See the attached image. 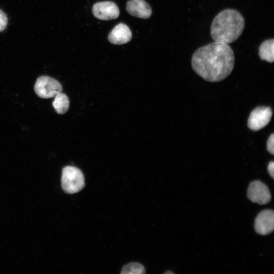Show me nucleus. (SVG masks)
I'll return each mask as SVG.
<instances>
[{"label":"nucleus","mask_w":274,"mask_h":274,"mask_svg":"<svg viewBox=\"0 0 274 274\" xmlns=\"http://www.w3.org/2000/svg\"><path fill=\"white\" fill-rule=\"evenodd\" d=\"M254 228L256 233L264 235L272 232L274 229V212L272 210L260 212L255 220Z\"/></svg>","instance_id":"6e6552de"},{"label":"nucleus","mask_w":274,"mask_h":274,"mask_svg":"<svg viewBox=\"0 0 274 274\" xmlns=\"http://www.w3.org/2000/svg\"><path fill=\"white\" fill-rule=\"evenodd\" d=\"M126 10L131 15L144 19L149 18L152 14L151 7L144 0H129Z\"/></svg>","instance_id":"9d476101"},{"label":"nucleus","mask_w":274,"mask_h":274,"mask_svg":"<svg viewBox=\"0 0 274 274\" xmlns=\"http://www.w3.org/2000/svg\"><path fill=\"white\" fill-rule=\"evenodd\" d=\"M274 134L272 133L269 136L267 141V150L271 155L274 154Z\"/></svg>","instance_id":"2eb2a0df"},{"label":"nucleus","mask_w":274,"mask_h":274,"mask_svg":"<svg viewBox=\"0 0 274 274\" xmlns=\"http://www.w3.org/2000/svg\"><path fill=\"white\" fill-rule=\"evenodd\" d=\"M92 13L96 18L102 20L116 19L120 13L117 5L111 1L95 3L92 7Z\"/></svg>","instance_id":"0eeeda50"},{"label":"nucleus","mask_w":274,"mask_h":274,"mask_svg":"<svg viewBox=\"0 0 274 274\" xmlns=\"http://www.w3.org/2000/svg\"><path fill=\"white\" fill-rule=\"evenodd\" d=\"M132 33L127 25L121 23L115 26L108 36L109 41L115 45L125 44L131 39Z\"/></svg>","instance_id":"1a4fd4ad"},{"label":"nucleus","mask_w":274,"mask_h":274,"mask_svg":"<svg viewBox=\"0 0 274 274\" xmlns=\"http://www.w3.org/2000/svg\"><path fill=\"white\" fill-rule=\"evenodd\" d=\"M70 101L67 96L60 92L54 96L52 105L57 113L63 114L66 113L69 108Z\"/></svg>","instance_id":"f8f14e48"},{"label":"nucleus","mask_w":274,"mask_h":274,"mask_svg":"<svg viewBox=\"0 0 274 274\" xmlns=\"http://www.w3.org/2000/svg\"><path fill=\"white\" fill-rule=\"evenodd\" d=\"M234 52L227 44L215 42L197 49L193 54L191 65L194 71L204 80L219 82L232 72Z\"/></svg>","instance_id":"f257e3e1"},{"label":"nucleus","mask_w":274,"mask_h":274,"mask_svg":"<svg viewBox=\"0 0 274 274\" xmlns=\"http://www.w3.org/2000/svg\"><path fill=\"white\" fill-rule=\"evenodd\" d=\"M258 55L262 60L272 63L274 60V39H267L260 44Z\"/></svg>","instance_id":"9b49d317"},{"label":"nucleus","mask_w":274,"mask_h":274,"mask_svg":"<svg viewBox=\"0 0 274 274\" xmlns=\"http://www.w3.org/2000/svg\"><path fill=\"white\" fill-rule=\"evenodd\" d=\"M164 273H174L173 272H172V271H167L164 272Z\"/></svg>","instance_id":"f3484780"},{"label":"nucleus","mask_w":274,"mask_h":274,"mask_svg":"<svg viewBox=\"0 0 274 274\" xmlns=\"http://www.w3.org/2000/svg\"><path fill=\"white\" fill-rule=\"evenodd\" d=\"M61 182L63 191L69 194L78 192L85 186L83 173L73 166H66L62 169Z\"/></svg>","instance_id":"7ed1b4c3"},{"label":"nucleus","mask_w":274,"mask_h":274,"mask_svg":"<svg viewBox=\"0 0 274 274\" xmlns=\"http://www.w3.org/2000/svg\"><path fill=\"white\" fill-rule=\"evenodd\" d=\"M34 90L39 97L47 99L53 97L62 92V86L56 79L47 76H42L37 79Z\"/></svg>","instance_id":"20e7f679"},{"label":"nucleus","mask_w":274,"mask_h":274,"mask_svg":"<svg viewBox=\"0 0 274 274\" xmlns=\"http://www.w3.org/2000/svg\"><path fill=\"white\" fill-rule=\"evenodd\" d=\"M245 20L237 10L226 9L214 18L211 26V36L215 42L227 44L235 41L245 28Z\"/></svg>","instance_id":"f03ea898"},{"label":"nucleus","mask_w":274,"mask_h":274,"mask_svg":"<svg viewBox=\"0 0 274 274\" xmlns=\"http://www.w3.org/2000/svg\"><path fill=\"white\" fill-rule=\"evenodd\" d=\"M247 197L252 202L263 205L271 200V194L267 186L262 182H251L247 190Z\"/></svg>","instance_id":"423d86ee"},{"label":"nucleus","mask_w":274,"mask_h":274,"mask_svg":"<svg viewBox=\"0 0 274 274\" xmlns=\"http://www.w3.org/2000/svg\"><path fill=\"white\" fill-rule=\"evenodd\" d=\"M267 170L269 174L271 176V177L273 179L274 177V162L273 161H270L267 167Z\"/></svg>","instance_id":"dca6fc26"},{"label":"nucleus","mask_w":274,"mask_h":274,"mask_svg":"<svg viewBox=\"0 0 274 274\" xmlns=\"http://www.w3.org/2000/svg\"><path fill=\"white\" fill-rule=\"evenodd\" d=\"M144 266L137 262H131L123 266L121 273H145Z\"/></svg>","instance_id":"ddd939ff"},{"label":"nucleus","mask_w":274,"mask_h":274,"mask_svg":"<svg viewBox=\"0 0 274 274\" xmlns=\"http://www.w3.org/2000/svg\"><path fill=\"white\" fill-rule=\"evenodd\" d=\"M272 114V111L270 107H256L250 115L248 127L253 131H258L264 128L270 122Z\"/></svg>","instance_id":"39448f33"},{"label":"nucleus","mask_w":274,"mask_h":274,"mask_svg":"<svg viewBox=\"0 0 274 274\" xmlns=\"http://www.w3.org/2000/svg\"><path fill=\"white\" fill-rule=\"evenodd\" d=\"M8 21L6 14L0 9V32L3 31L7 27Z\"/></svg>","instance_id":"4468645a"}]
</instances>
